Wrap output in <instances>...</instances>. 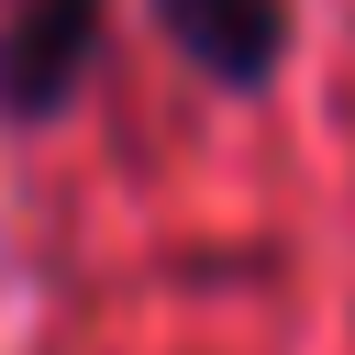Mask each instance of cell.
Returning <instances> with one entry per match:
<instances>
[{"mask_svg": "<svg viewBox=\"0 0 355 355\" xmlns=\"http://www.w3.org/2000/svg\"><path fill=\"white\" fill-rule=\"evenodd\" d=\"M100 0H11L0 11V122H55L89 78Z\"/></svg>", "mask_w": 355, "mask_h": 355, "instance_id": "obj_1", "label": "cell"}, {"mask_svg": "<svg viewBox=\"0 0 355 355\" xmlns=\"http://www.w3.org/2000/svg\"><path fill=\"white\" fill-rule=\"evenodd\" d=\"M155 22L222 89H266L277 55H288V0H155Z\"/></svg>", "mask_w": 355, "mask_h": 355, "instance_id": "obj_2", "label": "cell"}]
</instances>
